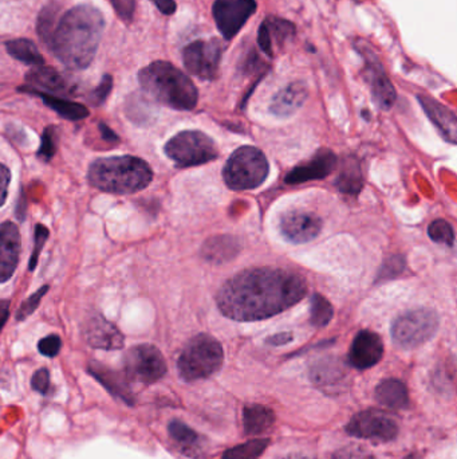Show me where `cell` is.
I'll return each instance as SVG.
<instances>
[{
	"label": "cell",
	"instance_id": "6da1fadb",
	"mask_svg": "<svg viewBox=\"0 0 457 459\" xmlns=\"http://www.w3.org/2000/svg\"><path fill=\"white\" fill-rule=\"evenodd\" d=\"M307 294L300 273L281 268H255L240 272L220 287L219 310L233 321L254 322L285 312Z\"/></svg>",
	"mask_w": 457,
	"mask_h": 459
},
{
	"label": "cell",
	"instance_id": "7a4b0ae2",
	"mask_svg": "<svg viewBox=\"0 0 457 459\" xmlns=\"http://www.w3.org/2000/svg\"><path fill=\"white\" fill-rule=\"evenodd\" d=\"M103 30L105 18L97 7H72L60 16L49 49L67 68L82 70L96 57Z\"/></svg>",
	"mask_w": 457,
	"mask_h": 459
},
{
	"label": "cell",
	"instance_id": "3957f363",
	"mask_svg": "<svg viewBox=\"0 0 457 459\" xmlns=\"http://www.w3.org/2000/svg\"><path fill=\"white\" fill-rule=\"evenodd\" d=\"M139 82L150 99L174 111H192L198 105L195 84L171 62L156 61L145 66L139 73Z\"/></svg>",
	"mask_w": 457,
	"mask_h": 459
},
{
	"label": "cell",
	"instance_id": "277c9868",
	"mask_svg": "<svg viewBox=\"0 0 457 459\" xmlns=\"http://www.w3.org/2000/svg\"><path fill=\"white\" fill-rule=\"evenodd\" d=\"M94 188L115 195H130L145 189L153 179L146 161L134 156L102 158L91 163L87 172Z\"/></svg>",
	"mask_w": 457,
	"mask_h": 459
},
{
	"label": "cell",
	"instance_id": "5b68a950",
	"mask_svg": "<svg viewBox=\"0 0 457 459\" xmlns=\"http://www.w3.org/2000/svg\"><path fill=\"white\" fill-rule=\"evenodd\" d=\"M224 361L221 344L210 334H198L184 346L177 360V372L184 382L211 377Z\"/></svg>",
	"mask_w": 457,
	"mask_h": 459
},
{
	"label": "cell",
	"instance_id": "8992f818",
	"mask_svg": "<svg viewBox=\"0 0 457 459\" xmlns=\"http://www.w3.org/2000/svg\"><path fill=\"white\" fill-rule=\"evenodd\" d=\"M269 172V160L260 149L255 146H242L229 156L223 176L231 189L247 191L262 186Z\"/></svg>",
	"mask_w": 457,
	"mask_h": 459
},
{
	"label": "cell",
	"instance_id": "52a82bcc",
	"mask_svg": "<svg viewBox=\"0 0 457 459\" xmlns=\"http://www.w3.org/2000/svg\"><path fill=\"white\" fill-rule=\"evenodd\" d=\"M439 329L435 310L420 308L402 313L392 324V339L402 349H415L428 343Z\"/></svg>",
	"mask_w": 457,
	"mask_h": 459
},
{
	"label": "cell",
	"instance_id": "ba28073f",
	"mask_svg": "<svg viewBox=\"0 0 457 459\" xmlns=\"http://www.w3.org/2000/svg\"><path fill=\"white\" fill-rule=\"evenodd\" d=\"M165 155L179 167H195L219 156L214 140L199 130H183L164 146Z\"/></svg>",
	"mask_w": 457,
	"mask_h": 459
},
{
	"label": "cell",
	"instance_id": "9c48e42d",
	"mask_svg": "<svg viewBox=\"0 0 457 459\" xmlns=\"http://www.w3.org/2000/svg\"><path fill=\"white\" fill-rule=\"evenodd\" d=\"M124 370L129 379L143 384H153L165 376L167 363L155 345H136L124 358Z\"/></svg>",
	"mask_w": 457,
	"mask_h": 459
},
{
	"label": "cell",
	"instance_id": "30bf717a",
	"mask_svg": "<svg viewBox=\"0 0 457 459\" xmlns=\"http://www.w3.org/2000/svg\"><path fill=\"white\" fill-rule=\"evenodd\" d=\"M224 47L219 39H200L188 44L183 50V62L192 75L212 81L220 69Z\"/></svg>",
	"mask_w": 457,
	"mask_h": 459
},
{
	"label": "cell",
	"instance_id": "8fae6325",
	"mask_svg": "<svg viewBox=\"0 0 457 459\" xmlns=\"http://www.w3.org/2000/svg\"><path fill=\"white\" fill-rule=\"evenodd\" d=\"M346 432L361 439L387 444L397 438L399 425L386 413L378 410H365L350 419L346 426Z\"/></svg>",
	"mask_w": 457,
	"mask_h": 459
},
{
	"label": "cell",
	"instance_id": "7c38bea8",
	"mask_svg": "<svg viewBox=\"0 0 457 459\" xmlns=\"http://www.w3.org/2000/svg\"><path fill=\"white\" fill-rule=\"evenodd\" d=\"M357 50L359 56H362L365 61L362 75L365 82L371 89L373 100L377 103L378 108L385 111L390 109L396 102L397 93L393 84L390 82L380 58L377 57V54L372 49L363 42H358Z\"/></svg>",
	"mask_w": 457,
	"mask_h": 459
},
{
	"label": "cell",
	"instance_id": "4fadbf2b",
	"mask_svg": "<svg viewBox=\"0 0 457 459\" xmlns=\"http://www.w3.org/2000/svg\"><path fill=\"white\" fill-rule=\"evenodd\" d=\"M257 8L255 0H214L212 15L221 37L226 41L233 39Z\"/></svg>",
	"mask_w": 457,
	"mask_h": 459
},
{
	"label": "cell",
	"instance_id": "5bb4252c",
	"mask_svg": "<svg viewBox=\"0 0 457 459\" xmlns=\"http://www.w3.org/2000/svg\"><path fill=\"white\" fill-rule=\"evenodd\" d=\"M323 227L319 216L309 211H290L282 216L279 229L291 244H307L315 239Z\"/></svg>",
	"mask_w": 457,
	"mask_h": 459
},
{
	"label": "cell",
	"instance_id": "9a60e30c",
	"mask_svg": "<svg viewBox=\"0 0 457 459\" xmlns=\"http://www.w3.org/2000/svg\"><path fill=\"white\" fill-rule=\"evenodd\" d=\"M297 34L295 25L283 18L267 16L257 30V44L267 57L273 58Z\"/></svg>",
	"mask_w": 457,
	"mask_h": 459
},
{
	"label": "cell",
	"instance_id": "2e32d148",
	"mask_svg": "<svg viewBox=\"0 0 457 459\" xmlns=\"http://www.w3.org/2000/svg\"><path fill=\"white\" fill-rule=\"evenodd\" d=\"M384 356L382 339L372 330H361L349 349L347 361L356 370H369Z\"/></svg>",
	"mask_w": 457,
	"mask_h": 459
},
{
	"label": "cell",
	"instance_id": "e0dca14e",
	"mask_svg": "<svg viewBox=\"0 0 457 459\" xmlns=\"http://www.w3.org/2000/svg\"><path fill=\"white\" fill-rule=\"evenodd\" d=\"M20 232L13 222L0 225V284L7 282L18 268L20 258Z\"/></svg>",
	"mask_w": 457,
	"mask_h": 459
},
{
	"label": "cell",
	"instance_id": "ac0fdd59",
	"mask_svg": "<svg viewBox=\"0 0 457 459\" xmlns=\"http://www.w3.org/2000/svg\"><path fill=\"white\" fill-rule=\"evenodd\" d=\"M337 167V156L329 149H321L307 163L290 171L285 179L287 184H300L318 179H325Z\"/></svg>",
	"mask_w": 457,
	"mask_h": 459
},
{
	"label": "cell",
	"instance_id": "d6986e66",
	"mask_svg": "<svg viewBox=\"0 0 457 459\" xmlns=\"http://www.w3.org/2000/svg\"><path fill=\"white\" fill-rule=\"evenodd\" d=\"M84 337L90 346L105 351L121 349L125 343L122 333L102 316L87 320L84 327Z\"/></svg>",
	"mask_w": 457,
	"mask_h": 459
},
{
	"label": "cell",
	"instance_id": "ffe728a7",
	"mask_svg": "<svg viewBox=\"0 0 457 459\" xmlns=\"http://www.w3.org/2000/svg\"><path fill=\"white\" fill-rule=\"evenodd\" d=\"M309 90L304 82L295 81L281 89L270 103V112L279 118H287L295 115L307 100Z\"/></svg>",
	"mask_w": 457,
	"mask_h": 459
},
{
	"label": "cell",
	"instance_id": "44dd1931",
	"mask_svg": "<svg viewBox=\"0 0 457 459\" xmlns=\"http://www.w3.org/2000/svg\"><path fill=\"white\" fill-rule=\"evenodd\" d=\"M418 102L424 112L428 115L429 120L433 125L440 132L446 142L456 144L457 139V120L456 115L439 101L429 97V96H418Z\"/></svg>",
	"mask_w": 457,
	"mask_h": 459
},
{
	"label": "cell",
	"instance_id": "7402d4cb",
	"mask_svg": "<svg viewBox=\"0 0 457 459\" xmlns=\"http://www.w3.org/2000/svg\"><path fill=\"white\" fill-rule=\"evenodd\" d=\"M168 432L172 441L186 457L201 458L205 455L208 448L207 439L181 420H172L168 426Z\"/></svg>",
	"mask_w": 457,
	"mask_h": 459
},
{
	"label": "cell",
	"instance_id": "603a6c76",
	"mask_svg": "<svg viewBox=\"0 0 457 459\" xmlns=\"http://www.w3.org/2000/svg\"><path fill=\"white\" fill-rule=\"evenodd\" d=\"M87 371L110 392V395H113L121 402L127 403L128 405L134 404V396L131 394V389L129 388L127 379L122 375L96 361L89 364Z\"/></svg>",
	"mask_w": 457,
	"mask_h": 459
},
{
	"label": "cell",
	"instance_id": "cb8c5ba5",
	"mask_svg": "<svg viewBox=\"0 0 457 459\" xmlns=\"http://www.w3.org/2000/svg\"><path fill=\"white\" fill-rule=\"evenodd\" d=\"M26 82L29 87H20L22 92H39V93H65L67 90V84L59 73L49 66H35L26 75Z\"/></svg>",
	"mask_w": 457,
	"mask_h": 459
},
{
	"label": "cell",
	"instance_id": "d4e9b609",
	"mask_svg": "<svg viewBox=\"0 0 457 459\" xmlns=\"http://www.w3.org/2000/svg\"><path fill=\"white\" fill-rule=\"evenodd\" d=\"M346 371L342 364L337 360H326L316 364L311 370V380L316 387L326 392L338 391L345 383Z\"/></svg>",
	"mask_w": 457,
	"mask_h": 459
},
{
	"label": "cell",
	"instance_id": "484cf974",
	"mask_svg": "<svg viewBox=\"0 0 457 459\" xmlns=\"http://www.w3.org/2000/svg\"><path fill=\"white\" fill-rule=\"evenodd\" d=\"M240 251V244L229 235L210 238L202 246V257L211 263H224L235 258Z\"/></svg>",
	"mask_w": 457,
	"mask_h": 459
},
{
	"label": "cell",
	"instance_id": "4316f807",
	"mask_svg": "<svg viewBox=\"0 0 457 459\" xmlns=\"http://www.w3.org/2000/svg\"><path fill=\"white\" fill-rule=\"evenodd\" d=\"M375 401L390 410H404L409 405L406 386L397 379H386L375 388Z\"/></svg>",
	"mask_w": 457,
	"mask_h": 459
},
{
	"label": "cell",
	"instance_id": "83f0119b",
	"mask_svg": "<svg viewBox=\"0 0 457 459\" xmlns=\"http://www.w3.org/2000/svg\"><path fill=\"white\" fill-rule=\"evenodd\" d=\"M275 423V414L269 407L251 404L244 407L243 429L247 435H260L271 430Z\"/></svg>",
	"mask_w": 457,
	"mask_h": 459
},
{
	"label": "cell",
	"instance_id": "f1b7e54d",
	"mask_svg": "<svg viewBox=\"0 0 457 459\" xmlns=\"http://www.w3.org/2000/svg\"><path fill=\"white\" fill-rule=\"evenodd\" d=\"M31 94H37L42 99L43 102L53 109L54 112H57L58 115L66 120H72V121H78V120H84L89 115V111L87 108L84 106L82 103H77L72 101L63 100L60 97H57L54 94H47V93H39V92H31Z\"/></svg>",
	"mask_w": 457,
	"mask_h": 459
},
{
	"label": "cell",
	"instance_id": "f546056e",
	"mask_svg": "<svg viewBox=\"0 0 457 459\" xmlns=\"http://www.w3.org/2000/svg\"><path fill=\"white\" fill-rule=\"evenodd\" d=\"M6 49L11 57L15 58L16 61H20L26 65H32V66H41L44 63V58L39 53L38 47L35 44L26 38H19V39H13L6 44Z\"/></svg>",
	"mask_w": 457,
	"mask_h": 459
},
{
	"label": "cell",
	"instance_id": "4dcf8cb0",
	"mask_svg": "<svg viewBox=\"0 0 457 459\" xmlns=\"http://www.w3.org/2000/svg\"><path fill=\"white\" fill-rule=\"evenodd\" d=\"M60 16H62V7L57 1H51L47 6H44L38 16V25H37L38 35L43 42L47 44V47L51 42V38L54 35Z\"/></svg>",
	"mask_w": 457,
	"mask_h": 459
},
{
	"label": "cell",
	"instance_id": "1f68e13d",
	"mask_svg": "<svg viewBox=\"0 0 457 459\" xmlns=\"http://www.w3.org/2000/svg\"><path fill=\"white\" fill-rule=\"evenodd\" d=\"M362 172L354 158H346L335 186L345 194H358L362 189Z\"/></svg>",
	"mask_w": 457,
	"mask_h": 459
},
{
	"label": "cell",
	"instance_id": "d6a6232c",
	"mask_svg": "<svg viewBox=\"0 0 457 459\" xmlns=\"http://www.w3.org/2000/svg\"><path fill=\"white\" fill-rule=\"evenodd\" d=\"M269 445H270V439L266 438L250 439L245 444L228 448L223 454V459H259Z\"/></svg>",
	"mask_w": 457,
	"mask_h": 459
},
{
	"label": "cell",
	"instance_id": "836d02e7",
	"mask_svg": "<svg viewBox=\"0 0 457 459\" xmlns=\"http://www.w3.org/2000/svg\"><path fill=\"white\" fill-rule=\"evenodd\" d=\"M333 316L334 310L331 303L321 294H314L311 298V324L316 328L326 327Z\"/></svg>",
	"mask_w": 457,
	"mask_h": 459
},
{
	"label": "cell",
	"instance_id": "e575fe53",
	"mask_svg": "<svg viewBox=\"0 0 457 459\" xmlns=\"http://www.w3.org/2000/svg\"><path fill=\"white\" fill-rule=\"evenodd\" d=\"M429 237L436 244L453 246L455 244V230L452 225L444 219H436L429 225Z\"/></svg>",
	"mask_w": 457,
	"mask_h": 459
},
{
	"label": "cell",
	"instance_id": "d590c367",
	"mask_svg": "<svg viewBox=\"0 0 457 459\" xmlns=\"http://www.w3.org/2000/svg\"><path fill=\"white\" fill-rule=\"evenodd\" d=\"M56 151H57V130L54 127H47L43 130L38 156L42 158L43 161H50L54 158Z\"/></svg>",
	"mask_w": 457,
	"mask_h": 459
},
{
	"label": "cell",
	"instance_id": "8d00e7d4",
	"mask_svg": "<svg viewBox=\"0 0 457 459\" xmlns=\"http://www.w3.org/2000/svg\"><path fill=\"white\" fill-rule=\"evenodd\" d=\"M49 291V287H42L38 291H35L34 294H31L26 301L20 305V308L16 312V320L18 321H23L26 318H29L39 306L41 300L44 297V294Z\"/></svg>",
	"mask_w": 457,
	"mask_h": 459
},
{
	"label": "cell",
	"instance_id": "74e56055",
	"mask_svg": "<svg viewBox=\"0 0 457 459\" xmlns=\"http://www.w3.org/2000/svg\"><path fill=\"white\" fill-rule=\"evenodd\" d=\"M47 238H49V230H47V227H44L43 225H37V227H35V235H34V249H32V254H31V258H30V272H34L35 270V268L38 265V259H39V256H41V251H42V249L44 247V244H46Z\"/></svg>",
	"mask_w": 457,
	"mask_h": 459
},
{
	"label": "cell",
	"instance_id": "f35d334b",
	"mask_svg": "<svg viewBox=\"0 0 457 459\" xmlns=\"http://www.w3.org/2000/svg\"><path fill=\"white\" fill-rule=\"evenodd\" d=\"M331 459H377L372 451L359 445L346 446L335 451Z\"/></svg>",
	"mask_w": 457,
	"mask_h": 459
},
{
	"label": "cell",
	"instance_id": "ab89813d",
	"mask_svg": "<svg viewBox=\"0 0 457 459\" xmlns=\"http://www.w3.org/2000/svg\"><path fill=\"white\" fill-rule=\"evenodd\" d=\"M112 89H113V78H112L110 74H105L102 77V80H101L100 85L91 92L89 100L96 106L102 105L106 101V99L109 97Z\"/></svg>",
	"mask_w": 457,
	"mask_h": 459
},
{
	"label": "cell",
	"instance_id": "60d3db41",
	"mask_svg": "<svg viewBox=\"0 0 457 459\" xmlns=\"http://www.w3.org/2000/svg\"><path fill=\"white\" fill-rule=\"evenodd\" d=\"M62 348V341L57 334H50L42 339L38 344V349L46 358H56Z\"/></svg>",
	"mask_w": 457,
	"mask_h": 459
},
{
	"label": "cell",
	"instance_id": "b9f144b4",
	"mask_svg": "<svg viewBox=\"0 0 457 459\" xmlns=\"http://www.w3.org/2000/svg\"><path fill=\"white\" fill-rule=\"evenodd\" d=\"M113 7H115L117 15L124 20V22H131L134 10H136V0H110Z\"/></svg>",
	"mask_w": 457,
	"mask_h": 459
},
{
	"label": "cell",
	"instance_id": "7bdbcfd3",
	"mask_svg": "<svg viewBox=\"0 0 457 459\" xmlns=\"http://www.w3.org/2000/svg\"><path fill=\"white\" fill-rule=\"evenodd\" d=\"M31 387L34 391L46 395L50 389V372L46 368L38 370L31 379Z\"/></svg>",
	"mask_w": 457,
	"mask_h": 459
},
{
	"label": "cell",
	"instance_id": "ee69618b",
	"mask_svg": "<svg viewBox=\"0 0 457 459\" xmlns=\"http://www.w3.org/2000/svg\"><path fill=\"white\" fill-rule=\"evenodd\" d=\"M10 182H11L10 170L4 164H0V207L7 201Z\"/></svg>",
	"mask_w": 457,
	"mask_h": 459
},
{
	"label": "cell",
	"instance_id": "f6af8a7d",
	"mask_svg": "<svg viewBox=\"0 0 457 459\" xmlns=\"http://www.w3.org/2000/svg\"><path fill=\"white\" fill-rule=\"evenodd\" d=\"M263 68V62L259 58L255 51H251L247 57L244 58L242 62V72L244 74H252L257 73Z\"/></svg>",
	"mask_w": 457,
	"mask_h": 459
},
{
	"label": "cell",
	"instance_id": "bcb514c9",
	"mask_svg": "<svg viewBox=\"0 0 457 459\" xmlns=\"http://www.w3.org/2000/svg\"><path fill=\"white\" fill-rule=\"evenodd\" d=\"M150 1H153L160 10V13L164 15H172L176 13L177 4L174 0H150Z\"/></svg>",
	"mask_w": 457,
	"mask_h": 459
},
{
	"label": "cell",
	"instance_id": "7dc6e473",
	"mask_svg": "<svg viewBox=\"0 0 457 459\" xmlns=\"http://www.w3.org/2000/svg\"><path fill=\"white\" fill-rule=\"evenodd\" d=\"M98 130H100L101 137L109 144H115L120 142V137L115 134L113 130H110L108 125H105L103 122L98 124Z\"/></svg>",
	"mask_w": 457,
	"mask_h": 459
},
{
	"label": "cell",
	"instance_id": "c3c4849f",
	"mask_svg": "<svg viewBox=\"0 0 457 459\" xmlns=\"http://www.w3.org/2000/svg\"><path fill=\"white\" fill-rule=\"evenodd\" d=\"M290 341H292L291 333H278V334H273L267 339V344L275 345V346L288 344Z\"/></svg>",
	"mask_w": 457,
	"mask_h": 459
},
{
	"label": "cell",
	"instance_id": "681fc988",
	"mask_svg": "<svg viewBox=\"0 0 457 459\" xmlns=\"http://www.w3.org/2000/svg\"><path fill=\"white\" fill-rule=\"evenodd\" d=\"M10 316V301L0 300V332Z\"/></svg>",
	"mask_w": 457,
	"mask_h": 459
},
{
	"label": "cell",
	"instance_id": "f907efd6",
	"mask_svg": "<svg viewBox=\"0 0 457 459\" xmlns=\"http://www.w3.org/2000/svg\"><path fill=\"white\" fill-rule=\"evenodd\" d=\"M283 459H311L306 455H300V454H291V455H287L286 458Z\"/></svg>",
	"mask_w": 457,
	"mask_h": 459
},
{
	"label": "cell",
	"instance_id": "816d5d0a",
	"mask_svg": "<svg viewBox=\"0 0 457 459\" xmlns=\"http://www.w3.org/2000/svg\"><path fill=\"white\" fill-rule=\"evenodd\" d=\"M404 459H423V457L420 454H417V453H412V454H409L408 457H405Z\"/></svg>",
	"mask_w": 457,
	"mask_h": 459
}]
</instances>
